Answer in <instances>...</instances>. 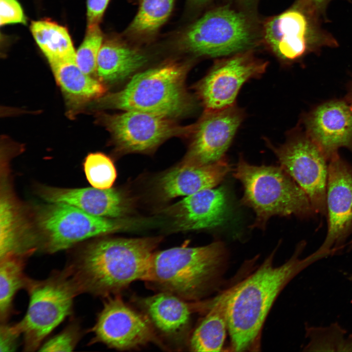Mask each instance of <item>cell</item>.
Segmentation results:
<instances>
[{
	"mask_svg": "<svg viewBox=\"0 0 352 352\" xmlns=\"http://www.w3.org/2000/svg\"><path fill=\"white\" fill-rule=\"evenodd\" d=\"M305 246V242L298 244L292 256L279 266L273 265V251L254 273L227 290V328L235 351L254 345L280 293L300 272L322 259L314 253L301 259Z\"/></svg>",
	"mask_w": 352,
	"mask_h": 352,
	"instance_id": "6da1fadb",
	"label": "cell"
},
{
	"mask_svg": "<svg viewBox=\"0 0 352 352\" xmlns=\"http://www.w3.org/2000/svg\"><path fill=\"white\" fill-rule=\"evenodd\" d=\"M160 238H108L85 247L66 266L81 293L107 297L146 281Z\"/></svg>",
	"mask_w": 352,
	"mask_h": 352,
	"instance_id": "7a4b0ae2",
	"label": "cell"
},
{
	"mask_svg": "<svg viewBox=\"0 0 352 352\" xmlns=\"http://www.w3.org/2000/svg\"><path fill=\"white\" fill-rule=\"evenodd\" d=\"M226 256L225 246L219 241L155 251L145 282L159 292L187 301L196 300L206 293L219 275Z\"/></svg>",
	"mask_w": 352,
	"mask_h": 352,
	"instance_id": "3957f363",
	"label": "cell"
},
{
	"mask_svg": "<svg viewBox=\"0 0 352 352\" xmlns=\"http://www.w3.org/2000/svg\"><path fill=\"white\" fill-rule=\"evenodd\" d=\"M187 67L170 62L135 75L120 90L95 100V107L143 111L171 118L192 107L185 88Z\"/></svg>",
	"mask_w": 352,
	"mask_h": 352,
	"instance_id": "277c9868",
	"label": "cell"
},
{
	"mask_svg": "<svg viewBox=\"0 0 352 352\" xmlns=\"http://www.w3.org/2000/svg\"><path fill=\"white\" fill-rule=\"evenodd\" d=\"M233 176L243 187L242 203L256 214L251 228L264 229L272 216L306 217L314 212L306 193L281 166L253 165L240 156Z\"/></svg>",
	"mask_w": 352,
	"mask_h": 352,
	"instance_id": "5b68a950",
	"label": "cell"
},
{
	"mask_svg": "<svg viewBox=\"0 0 352 352\" xmlns=\"http://www.w3.org/2000/svg\"><path fill=\"white\" fill-rule=\"evenodd\" d=\"M29 303L25 315L15 329L23 338L28 352L40 347L45 337L72 311L75 296L81 293L66 267L42 281L32 280L27 289Z\"/></svg>",
	"mask_w": 352,
	"mask_h": 352,
	"instance_id": "8992f818",
	"label": "cell"
},
{
	"mask_svg": "<svg viewBox=\"0 0 352 352\" xmlns=\"http://www.w3.org/2000/svg\"><path fill=\"white\" fill-rule=\"evenodd\" d=\"M255 21L246 12L223 6L206 13L183 34L180 44L199 56L217 57L250 50L258 40Z\"/></svg>",
	"mask_w": 352,
	"mask_h": 352,
	"instance_id": "52a82bcc",
	"label": "cell"
},
{
	"mask_svg": "<svg viewBox=\"0 0 352 352\" xmlns=\"http://www.w3.org/2000/svg\"><path fill=\"white\" fill-rule=\"evenodd\" d=\"M323 21L314 12L295 2L265 22L263 38L281 60L292 64L311 53H320L324 47L338 46L335 38L322 28Z\"/></svg>",
	"mask_w": 352,
	"mask_h": 352,
	"instance_id": "ba28073f",
	"label": "cell"
},
{
	"mask_svg": "<svg viewBox=\"0 0 352 352\" xmlns=\"http://www.w3.org/2000/svg\"><path fill=\"white\" fill-rule=\"evenodd\" d=\"M38 211L44 250L50 253L68 249L87 239L127 229L133 221L95 216L72 205L49 203Z\"/></svg>",
	"mask_w": 352,
	"mask_h": 352,
	"instance_id": "9c48e42d",
	"label": "cell"
},
{
	"mask_svg": "<svg viewBox=\"0 0 352 352\" xmlns=\"http://www.w3.org/2000/svg\"><path fill=\"white\" fill-rule=\"evenodd\" d=\"M267 145L280 166L304 190L314 212L327 213L328 159L307 132L295 130L279 146Z\"/></svg>",
	"mask_w": 352,
	"mask_h": 352,
	"instance_id": "30bf717a",
	"label": "cell"
},
{
	"mask_svg": "<svg viewBox=\"0 0 352 352\" xmlns=\"http://www.w3.org/2000/svg\"><path fill=\"white\" fill-rule=\"evenodd\" d=\"M267 64L255 57L250 50L216 62L196 86L197 93L206 110L234 105L243 84L263 74Z\"/></svg>",
	"mask_w": 352,
	"mask_h": 352,
	"instance_id": "8fae6325",
	"label": "cell"
},
{
	"mask_svg": "<svg viewBox=\"0 0 352 352\" xmlns=\"http://www.w3.org/2000/svg\"><path fill=\"white\" fill-rule=\"evenodd\" d=\"M92 328L94 341L110 348L129 350L154 343L162 344L146 316L124 302L118 295L106 297Z\"/></svg>",
	"mask_w": 352,
	"mask_h": 352,
	"instance_id": "7c38bea8",
	"label": "cell"
},
{
	"mask_svg": "<svg viewBox=\"0 0 352 352\" xmlns=\"http://www.w3.org/2000/svg\"><path fill=\"white\" fill-rule=\"evenodd\" d=\"M105 115L104 124L118 148L126 152H147L170 137L190 133L170 118L143 111L124 110Z\"/></svg>",
	"mask_w": 352,
	"mask_h": 352,
	"instance_id": "4fadbf2b",
	"label": "cell"
},
{
	"mask_svg": "<svg viewBox=\"0 0 352 352\" xmlns=\"http://www.w3.org/2000/svg\"><path fill=\"white\" fill-rule=\"evenodd\" d=\"M326 205L328 232L314 252L323 258L340 252L352 233V167L338 154L329 160Z\"/></svg>",
	"mask_w": 352,
	"mask_h": 352,
	"instance_id": "5bb4252c",
	"label": "cell"
},
{
	"mask_svg": "<svg viewBox=\"0 0 352 352\" xmlns=\"http://www.w3.org/2000/svg\"><path fill=\"white\" fill-rule=\"evenodd\" d=\"M244 118L243 110L235 105L207 110L192 125V138L183 162L196 165L212 164L225 158V154Z\"/></svg>",
	"mask_w": 352,
	"mask_h": 352,
	"instance_id": "9a60e30c",
	"label": "cell"
},
{
	"mask_svg": "<svg viewBox=\"0 0 352 352\" xmlns=\"http://www.w3.org/2000/svg\"><path fill=\"white\" fill-rule=\"evenodd\" d=\"M305 132L328 160L340 148L352 151V107L347 101L323 103L305 115Z\"/></svg>",
	"mask_w": 352,
	"mask_h": 352,
	"instance_id": "2e32d148",
	"label": "cell"
},
{
	"mask_svg": "<svg viewBox=\"0 0 352 352\" xmlns=\"http://www.w3.org/2000/svg\"><path fill=\"white\" fill-rule=\"evenodd\" d=\"M137 302L149 320L163 348H182L189 339L192 307L174 294L159 292Z\"/></svg>",
	"mask_w": 352,
	"mask_h": 352,
	"instance_id": "e0dca14e",
	"label": "cell"
},
{
	"mask_svg": "<svg viewBox=\"0 0 352 352\" xmlns=\"http://www.w3.org/2000/svg\"><path fill=\"white\" fill-rule=\"evenodd\" d=\"M228 207L225 189L212 188L185 197L164 212L172 219L176 230L193 231L222 223L226 219Z\"/></svg>",
	"mask_w": 352,
	"mask_h": 352,
	"instance_id": "ac0fdd59",
	"label": "cell"
},
{
	"mask_svg": "<svg viewBox=\"0 0 352 352\" xmlns=\"http://www.w3.org/2000/svg\"><path fill=\"white\" fill-rule=\"evenodd\" d=\"M40 195L49 203L67 204L91 215L121 218L128 214L131 203L121 192L113 188L101 189L43 187Z\"/></svg>",
	"mask_w": 352,
	"mask_h": 352,
	"instance_id": "d6986e66",
	"label": "cell"
},
{
	"mask_svg": "<svg viewBox=\"0 0 352 352\" xmlns=\"http://www.w3.org/2000/svg\"><path fill=\"white\" fill-rule=\"evenodd\" d=\"M230 170L225 158L205 165L183 161L159 176L156 183L157 190L165 199L189 196L217 186Z\"/></svg>",
	"mask_w": 352,
	"mask_h": 352,
	"instance_id": "ffe728a7",
	"label": "cell"
},
{
	"mask_svg": "<svg viewBox=\"0 0 352 352\" xmlns=\"http://www.w3.org/2000/svg\"><path fill=\"white\" fill-rule=\"evenodd\" d=\"M146 55L115 38L103 40L99 51L96 72L106 82H114L131 75L144 65Z\"/></svg>",
	"mask_w": 352,
	"mask_h": 352,
	"instance_id": "44dd1931",
	"label": "cell"
},
{
	"mask_svg": "<svg viewBox=\"0 0 352 352\" xmlns=\"http://www.w3.org/2000/svg\"><path fill=\"white\" fill-rule=\"evenodd\" d=\"M50 65L67 105L71 109H79L98 99L105 91L103 85L84 72L74 60L57 62Z\"/></svg>",
	"mask_w": 352,
	"mask_h": 352,
	"instance_id": "7402d4cb",
	"label": "cell"
},
{
	"mask_svg": "<svg viewBox=\"0 0 352 352\" xmlns=\"http://www.w3.org/2000/svg\"><path fill=\"white\" fill-rule=\"evenodd\" d=\"M227 290L214 302L212 308L191 334L188 341L191 351H220L227 328Z\"/></svg>",
	"mask_w": 352,
	"mask_h": 352,
	"instance_id": "603a6c76",
	"label": "cell"
},
{
	"mask_svg": "<svg viewBox=\"0 0 352 352\" xmlns=\"http://www.w3.org/2000/svg\"><path fill=\"white\" fill-rule=\"evenodd\" d=\"M31 33L49 63L75 60L76 51L67 29L51 20L33 21Z\"/></svg>",
	"mask_w": 352,
	"mask_h": 352,
	"instance_id": "cb8c5ba5",
	"label": "cell"
},
{
	"mask_svg": "<svg viewBox=\"0 0 352 352\" xmlns=\"http://www.w3.org/2000/svg\"><path fill=\"white\" fill-rule=\"evenodd\" d=\"M0 318L6 323L16 293L27 289L32 280L24 273V256L8 255L0 258Z\"/></svg>",
	"mask_w": 352,
	"mask_h": 352,
	"instance_id": "d4e9b609",
	"label": "cell"
},
{
	"mask_svg": "<svg viewBox=\"0 0 352 352\" xmlns=\"http://www.w3.org/2000/svg\"><path fill=\"white\" fill-rule=\"evenodd\" d=\"M135 17L126 30L130 36L146 37L153 35L167 20L175 0H140Z\"/></svg>",
	"mask_w": 352,
	"mask_h": 352,
	"instance_id": "484cf974",
	"label": "cell"
},
{
	"mask_svg": "<svg viewBox=\"0 0 352 352\" xmlns=\"http://www.w3.org/2000/svg\"><path fill=\"white\" fill-rule=\"evenodd\" d=\"M0 203V258L8 255H27L19 238L17 216L11 201L4 194Z\"/></svg>",
	"mask_w": 352,
	"mask_h": 352,
	"instance_id": "4316f807",
	"label": "cell"
},
{
	"mask_svg": "<svg viewBox=\"0 0 352 352\" xmlns=\"http://www.w3.org/2000/svg\"><path fill=\"white\" fill-rule=\"evenodd\" d=\"M306 330L309 342L304 351L309 352H340L347 333L336 322L324 327L309 326Z\"/></svg>",
	"mask_w": 352,
	"mask_h": 352,
	"instance_id": "83f0119b",
	"label": "cell"
},
{
	"mask_svg": "<svg viewBox=\"0 0 352 352\" xmlns=\"http://www.w3.org/2000/svg\"><path fill=\"white\" fill-rule=\"evenodd\" d=\"M84 169L88 182L98 189L110 188L117 176L111 160L101 153L88 154L84 163Z\"/></svg>",
	"mask_w": 352,
	"mask_h": 352,
	"instance_id": "f1b7e54d",
	"label": "cell"
},
{
	"mask_svg": "<svg viewBox=\"0 0 352 352\" xmlns=\"http://www.w3.org/2000/svg\"><path fill=\"white\" fill-rule=\"evenodd\" d=\"M103 41V36L99 24L87 26L83 42L76 51L75 62L88 75L96 72L97 57Z\"/></svg>",
	"mask_w": 352,
	"mask_h": 352,
	"instance_id": "f546056e",
	"label": "cell"
},
{
	"mask_svg": "<svg viewBox=\"0 0 352 352\" xmlns=\"http://www.w3.org/2000/svg\"><path fill=\"white\" fill-rule=\"evenodd\" d=\"M81 336L78 325L72 324L50 338L39 350L40 352H69L77 345Z\"/></svg>",
	"mask_w": 352,
	"mask_h": 352,
	"instance_id": "4dcf8cb0",
	"label": "cell"
},
{
	"mask_svg": "<svg viewBox=\"0 0 352 352\" xmlns=\"http://www.w3.org/2000/svg\"><path fill=\"white\" fill-rule=\"evenodd\" d=\"M22 8L17 0H0V24H26Z\"/></svg>",
	"mask_w": 352,
	"mask_h": 352,
	"instance_id": "1f68e13d",
	"label": "cell"
},
{
	"mask_svg": "<svg viewBox=\"0 0 352 352\" xmlns=\"http://www.w3.org/2000/svg\"><path fill=\"white\" fill-rule=\"evenodd\" d=\"M21 334L14 325L1 323L0 328V352L15 351L17 348L18 339Z\"/></svg>",
	"mask_w": 352,
	"mask_h": 352,
	"instance_id": "d6a6232c",
	"label": "cell"
},
{
	"mask_svg": "<svg viewBox=\"0 0 352 352\" xmlns=\"http://www.w3.org/2000/svg\"><path fill=\"white\" fill-rule=\"evenodd\" d=\"M110 0H87L88 26L99 24Z\"/></svg>",
	"mask_w": 352,
	"mask_h": 352,
	"instance_id": "836d02e7",
	"label": "cell"
},
{
	"mask_svg": "<svg viewBox=\"0 0 352 352\" xmlns=\"http://www.w3.org/2000/svg\"><path fill=\"white\" fill-rule=\"evenodd\" d=\"M332 0H297L296 2L315 12L325 21L326 10L329 3Z\"/></svg>",
	"mask_w": 352,
	"mask_h": 352,
	"instance_id": "e575fe53",
	"label": "cell"
},
{
	"mask_svg": "<svg viewBox=\"0 0 352 352\" xmlns=\"http://www.w3.org/2000/svg\"><path fill=\"white\" fill-rule=\"evenodd\" d=\"M340 352H352V334L345 337Z\"/></svg>",
	"mask_w": 352,
	"mask_h": 352,
	"instance_id": "d590c367",
	"label": "cell"
},
{
	"mask_svg": "<svg viewBox=\"0 0 352 352\" xmlns=\"http://www.w3.org/2000/svg\"><path fill=\"white\" fill-rule=\"evenodd\" d=\"M347 101L352 107V81L349 87L348 93L347 96Z\"/></svg>",
	"mask_w": 352,
	"mask_h": 352,
	"instance_id": "8d00e7d4",
	"label": "cell"
},
{
	"mask_svg": "<svg viewBox=\"0 0 352 352\" xmlns=\"http://www.w3.org/2000/svg\"><path fill=\"white\" fill-rule=\"evenodd\" d=\"M194 0L195 1H197V2H203L206 0Z\"/></svg>",
	"mask_w": 352,
	"mask_h": 352,
	"instance_id": "74e56055",
	"label": "cell"
},
{
	"mask_svg": "<svg viewBox=\"0 0 352 352\" xmlns=\"http://www.w3.org/2000/svg\"><path fill=\"white\" fill-rule=\"evenodd\" d=\"M351 246H352V241L350 242Z\"/></svg>",
	"mask_w": 352,
	"mask_h": 352,
	"instance_id": "f35d334b",
	"label": "cell"
}]
</instances>
